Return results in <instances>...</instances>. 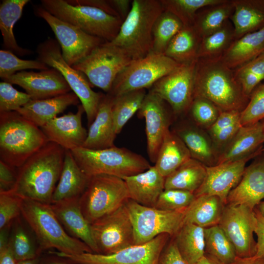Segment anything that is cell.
Wrapping results in <instances>:
<instances>
[{
	"label": "cell",
	"mask_w": 264,
	"mask_h": 264,
	"mask_svg": "<svg viewBox=\"0 0 264 264\" xmlns=\"http://www.w3.org/2000/svg\"><path fill=\"white\" fill-rule=\"evenodd\" d=\"M66 150L48 141L17 168L16 183L8 192L23 199L51 204Z\"/></svg>",
	"instance_id": "obj_1"
},
{
	"label": "cell",
	"mask_w": 264,
	"mask_h": 264,
	"mask_svg": "<svg viewBox=\"0 0 264 264\" xmlns=\"http://www.w3.org/2000/svg\"><path fill=\"white\" fill-rule=\"evenodd\" d=\"M204 98L221 111L241 112L249 97L243 92L234 70L220 58H198L195 73L194 97Z\"/></svg>",
	"instance_id": "obj_2"
},
{
	"label": "cell",
	"mask_w": 264,
	"mask_h": 264,
	"mask_svg": "<svg viewBox=\"0 0 264 264\" xmlns=\"http://www.w3.org/2000/svg\"><path fill=\"white\" fill-rule=\"evenodd\" d=\"M21 215L37 238L40 255L51 248L67 255L93 253L86 244L66 232L50 204L22 198Z\"/></svg>",
	"instance_id": "obj_3"
},
{
	"label": "cell",
	"mask_w": 264,
	"mask_h": 264,
	"mask_svg": "<svg viewBox=\"0 0 264 264\" xmlns=\"http://www.w3.org/2000/svg\"><path fill=\"white\" fill-rule=\"evenodd\" d=\"M48 142L41 128L17 111L0 112V160L18 168Z\"/></svg>",
	"instance_id": "obj_4"
},
{
	"label": "cell",
	"mask_w": 264,
	"mask_h": 264,
	"mask_svg": "<svg viewBox=\"0 0 264 264\" xmlns=\"http://www.w3.org/2000/svg\"><path fill=\"white\" fill-rule=\"evenodd\" d=\"M163 11L160 0H133L116 37L110 43L124 50L132 60L151 52L153 27Z\"/></svg>",
	"instance_id": "obj_5"
},
{
	"label": "cell",
	"mask_w": 264,
	"mask_h": 264,
	"mask_svg": "<svg viewBox=\"0 0 264 264\" xmlns=\"http://www.w3.org/2000/svg\"><path fill=\"white\" fill-rule=\"evenodd\" d=\"M70 151L80 169L88 176L105 174L123 179L151 166L142 155L115 146L100 150L81 147Z\"/></svg>",
	"instance_id": "obj_6"
},
{
	"label": "cell",
	"mask_w": 264,
	"mask_h": 264,
	"mask_svg": "<svg viewBox=\"0 0 264 264\" xmlns=\"http://www.w3.org/2000/svg\"><path fill=\"white\" fill-rule=\"evenodd\" d=\"M41 2L57 18L107 42L116 37L123 22L120 18L94 6L72 4L66 0H41Z\"/></svg>",
	"instance_id": "obj_7"
},
{
	"label": "cell",
	"mask_w": 264,
	"mask_h": 264,
	"mask_svg": "<svg viewBox=\"0 0 264 264\" xmlns=\"http://www.w3.org/2000/svg\"><path fill=\"white\" fill-rule=\"evenodd\" d=\"M37 59L57 70L81 102L87 115L88 126L94 121L105 94L96 92L81 71L69 66L64 59L60 46L54 39L49 38L38 45Z\"/></svg>",
	"instance_id": "obj_8"
},
{
	"label": "cell",
	"mask_w": 264,
	"mask_h": 264,
	"mask_svg": "<svg viewBox=\"0 0 264 264\" xmlns=\"http://www.w3.org/2000/svg\"><path fill=\"white\" fill-rule=\"evenodd\" d=\"M130 198L124 180L105 174L90 176L85 191L79 198L82 212L92 224L111 213Z\"/></svg>",
	"instance_id": "obj_9"
},
{
	"label": "cell",
	"mask_w": 264,
	"mask_h": 264,
	"mask_svg": "<svg viewBox=\"0 0 264 264\" xmlns=\"http://www.w3.org/2000/svg\"><path fill=\"white\" fill-rule=\"evenodd\" d=\"M180 64L164 54H150L132 60L117 76L110 91L114 97L141 89H150L164 76L176 69Z\"/></svg>",
	"instance_id": "obj_10"
},
{
	"label": "cell",
	"mask_w": 264,
	"mask_h": 264,
	"mask_svg": "<svg viewBox=\"0 0 264 264\" xmlns=\"http://www.w3.org/2000/svg\"><path fill=\"white\" fill-rule=\"evenodd\" d=\"M125 204L132 223L135 245L147 242L162 234L173 238L184 223L183 211L148 207L131 198Z\"/></svg>",
	"instance_id": "obj_11"
},
{
	"label": "cell",
	"mask_w": 264,
	"mask_h": 264,
	"mask_svg": "<svg viewBox=\"0 0 264 264\" xmlns=\"http://www.w3.org/2000/svg\"><path fill=\"white\" fill-rule=\"evenodd\" d=\"M132 61L124 50L106 42L72 66L86 76L92 86L107 93L118 74Z\"/></svg>",
	"instance_id": "obj_12"
},
{
	"label": "cell",
	"mask_w": 264,
	"mask_h": 264,
	"mask_svg": "<svg viewBox=\"0 0 264 264\" xmlns=\"http://www.w3.org/2000/svg\"><path fill=\"white\" fill-rule=\"evenodd\" d=\"M36 16L44 20L54 32L63 57L70 66L81 61L95 48L106 41L91 36L47 12L41 5L33 8Z\"/></svg>",
	"instance_id": "obj_13"
},
{
	"label": "cell",
	"mask_w": 264,
	"mask_h": 264,
	"mask_svg": "<svg viewBox=\"0 0 264 264\" xmlns=\"http://www.w3.org/2000/svg\"><path fill=\"white\" fill-rule=\"evenodd\" d=\"M170 238L167 234H162L147 242L133 245L111 254L85 252L67 255L57 251L49 253L68 258L77 264H159L160 255Z\"/></svg>",
	"instance_id": "obj_14"
},
{
	"label": "cell",
	"mask_w": 264,
	"mask_h": 264,
	"mask_svg": "<svg viewBox=\"0 0 264 264\" xmlns=\"http://www.w3.org/2000/svg\"><path fill=\"white\" fill-rule=\"evenodd\" d=\"M98 253L111 254L135 245L133 228L125 203L91 224Z\"/></svg>",
	"instance_id": "obj_15"
},
{
	"label": "cell",
	"mask_w": 264,
	"mask_h": 264,
	"mask_svg": "<svg viewBox=\"0 0 264 264\" xmlns=\"http://www.w3.org/2000/svg\"><path fill=\"white\" fill-rule=\"evenodd\" d=\"M196 62L180 65L149 89L169 104L175 117L188 113L194 99Z\"/></svg>",
	"instance_id": "obj_16"
},
{
	"label": "cell",
	"mask_w": 264,
	"mask_h": 264,
	"mask_svg": "<svg viewBox=\"0 0 264 264\" xmlns=\"http://www.w3.org/2000/svg\"><path fill=\"white\" fill-rule=\"evenodd\" d=\"M218 225L234 245L237 257L247 258L255 255L256 218L254 209L244 205L227 204Z\"/></svg>",
	"instance_id": "obj_17"
},
{
	"label": "cell",
	"mask_w": 264,
	"mask_h": 264,
	"mask_svg": "<svg viewBox=\"0 0 264 264\" xmlns=\"http://www.w3.org/2000/svg\"><path fill=\"white\" fill-rule=\"evenodd\" d=\"M145 119L147 150L150 160L155 163L171 120L175 117L169 104L159 95L149 90L138 111Z\"/></svg>",
	"instance_id": "obj_18"
},
{
	"label": "cell",
	"mask_w": 264,
	"mask_h": 264,
	"mask_svg": "<svg viewBox=\"0 0 264 264\" xmlns=\"http://www.w3.org/2000/svg\"><path fill=\"white\" fill-rule=\"evenodd\" d=\"M262 148L236 160L206 167V175L201 186L195 192L196 197L213 195L219 197L226 204L227 197L239 183L245 169L246 163L259 155Z\"/></svg>",
	"instance_id": "obj_19"
},
{
	"label": "cell",
	"mask_w": 264,
	"mask_h": 264,
	"mask_svg": "<svg viewBox=\"0 0 264 264\" xmlns=\"http://www.w3.org/2000/svg\"><path fill=\"white\" fill-rule=\"evenodd\" d=\"M3 81L22 87L32 100L53 97L71 91L62 75L53 68L38 72L20 71Z\"/></svg>",
	"instance_id": "obj_20"
},
{
	"label": "cell",
	"mask_w": 264,
	"mask_h": 264,
	"mask_svg": "<svg viewBox=\"0 0 264 264\" xmlns=\"http://www.w3.org/2000/svg\"><path fill=\"white\" fill-rule=\"evenodd\" d=\"M84 112L83 106L79 105L76 113L57 116L41 129L48 141L58 144L65 150L71 151L82 147L88 135V131L82 125Z\"/></svg>",
	"instance_id": "obj_21"
},
{
	"label": "cell",
	"mask_w": 264,
	"mask_h": 264,
	"mask_svg": "<svg viewBox=\"0 0 264 264\" xmlns=\"http://www.w3.org/2000/svg\"><path fill=\"white\" fill-rule=\"evenodd\" d=\"M264 198V159L245 168L238 185L231 191L226 204L244 205L252 209Z\"/></svg>",
	"instance_id": "obj_22"
},
{
	"label": "cell",
	"mask_w": 264,
	"mask_h": 264,
	"mask_svg": "<svg viewBox=\"0 0 264 264\" xmlns=\"http://www.w3.org/2000/svg\"><path fill=\"white\" fill-rule=\"evenodd\" d=\"M57 219L71 237L86 244L94 253H98L93 241L90 224L84 216L79 198L65 199L50 204Z\"/></svg>",
	"instance_id": "obj_23"
},
{
	"label": "cell",
	"mask_w": 264,
	"mask_h": 264,
	"mask_svg": "<svg viewBox=\"0 0 264 264\" xmlns=\"http://www.w3.org/2000/svg\"><path fill=\"white\" fill-rule=\"evenodd\" d=\"M112 97L105 94L99 105L96 116L89 126L87 138L82 147L100 150L114 146L117 135L112 113Z\"/></svg>",
	"instance_id": "obj_24"
},
{
	"label": "cell",
	"mask_w": 264,
	"mask_h": 264,
	"mask_svg": "<svg viewBox=\"0 0 264 264\" xmlns=\"http://www.w3.org/2000/svg\"><path fill=\"white\" fill-rule=\"evenodd\" d=\"M124 180L130 198L148 207H154L160 195L165 189V177L154 166Z\"/></svg>",
	"instance_id": "obj_25"
},
{
	"label": "cell",
	"mask_w": 264,
	"mask_h": 264,
	"mask_svg": "<svg viewBox=\"0 0 264 264\" xmlns=\"http://www.w3.org/2000/svg\"><path fill=\"white\" fill-rule=\"evenodd\" d=\"M264 143V132L262 121L242 126L220 152L217 164L236 160L250 155L262 149Z\"/></svg>",
	"instance_id": "obj_26"
},
{
	"label": "cell",
	"mask_w": 264,
	"mask_h": 264,
	"mask_svg": "<svg viewBox=\"0 0 264 264\" xmlns=\"http://www.w3.org/2000/svg\"><path fill=\"white\" fill-rule=\"evenodd\" d=\"M79 102L78 96L70 91L53 97L31 100L16 111L41 128L68 107L76 105Z\"/></svg>",
	"instance_id": "obj_27"
},
{
	"label": "cell",
	"mask_w": 264,
	"mask_h": 264,
	"mask_svg": "<svg viewBox=\"0 0 264 264\" xmlns=\"http://www.w3.org/2000/svg\"><path fill=\"white\" fill-rule=\"evenodd\" d=\"M90 176L77 163L71 152L66 150L62 172L54 191L52 203L80 198L88 184Z\"/></svg>",
	"instance_id": "obj_28"
},
{
	"label": "cell",
	"mask_w": 264,
	"mask_h": 264,
	"mask_svg": "<svg viewBox=\"0 0 264 264\" xmlns=\"http://www.w3.org/2000/svg\"><path fill=\"white\" fill-rule=\"evenodd\" d=\"M173 132L185 144L192 158L207 167L217 164L219 152L209 135L201 128L184 124L177 127Z\"/></svg>",
	"instance_id": "obj_29"
},
{
	"label": "cell",
	"mask_w": 264,
	"mask_h": 264,
	"mask_svg": "<svg viewBox=\"0 0 264 264\" xmlns=\"http://www.w3.org/2000/svg\"><path fill=\"white\" fill-rule=\"evenodd\" d=\"M264 52V27L236 39L221 56L232 70L243 66Z\"/></svg>",
	"instance_id": "obj_30"
},
{
	"label": "cell",
	"mask_w": 264,
	"mask_h": 264,
	"mask_svg": "<svg viewBox=\"0 0 264 264\" xmlns=\"http://www.w3.org/2000/svg\"><path fill=\"white\" fill-rule=\"evenodd\" d=\"M234 12L229 20L235 39L264 27V0H232Z\"/></svg>",
	"instance_id": "obj_31"
},
{
	"label": "cell",
	"mask_w": 264,
	"mask_h": 264,
	"mask_svg": "<svg viewBox=\"0 0 264 264\" xmlns=\"http://www.w3.org/2000/svg\"><path fill=\"white\" fill-rule=\"evenodd\" d=\"M225 205L216 196L205 195L196 197L184 211V222L203 228L218 225Z\"/></svg>",
	"instance_id": "obj_32"
},
{
	"label": "cell",
	"mask_w": 264,
	"mask_h": 264,
	"mask_svg": "<svg viewBox=\"0 0 264 264\" xmlns=\"http://www.w3.org/2000/svg\"><path fill=\"white\" fill-rule=\"evenodd\" d=\"M191 158L183 142L173 131L169 130L164 136L154 166L166 177Z\"/></svg>",
	"instance_id": "obj_33"
},
{
	"label": "cell",
	"mask_w": 264,
	"mask_h": 264,
	"mask_svg": "<svg viewBox=\"0 0 264 264\" xmlns=\"http://www.w3.org/2000/svg\"><path fill=\"white\" fill-rule=\"evenodd\" d=\"M29 0H3L0 5V30L3 45L20 56L30 54V50L20 46L17 43L13 30L16 22L21 18L23 8Z\"/></svg>",
	"instance_id": "obj_34"
},
{
	"label": "cell",
	"mask_w": 264,
	"mask_h": 264,
	"mask_svg": "<svg viewBox=\"0 0 264 264\" xmlns=\"http://www.w3.org/2000/svg\"><path fill=\"white\" fill-rule=\"evenodd\" d=\"M233 12L232 0L204 7L197 13L193 27L201 39L220 28Z\"/></svg>",
	"instance_id": "obj_35"
},
{
	"label": "cell",
	"mask_w": 264,
	"mask_h": 264,
	"mask_svg": "<svg viewBox=\"0 0 264 264\" xmlns=\"http://www.w3.org/2000/svg\"><path fill=\"white\" fill-rule=\"evenodd\" d=\"M173 238L180 255L187 264H197L204 255L203 228L184 223Z\"/></svg>",
	"instance_id": "obj_36"
},
{
	"label": "cell",
	"mask_w": 264,
	"mask_h": 264,
	"mask_svg": "<svg viewBox=\"0 0 264 264\" xmlns=\"http://www.w3.org/2000/svg\"><path fill=\"white\" fill-rule=\"evenodd\" d=\"M201 39L193 26L184 27L174 36L164 55L182 65L196 61Z\"/></svg>",
	"instance_id": "obj_37"
},
{
	"label": "cell",
	"mask_w": 264,
	"mask_h": 264,
	"mask_svg": "<svg viewBox=\"0 0 264 264\" xmlns=\"http://www.w3.org/2000/svg\"><path fill=\"white\" fill-rule=\"evenodd\" d=\"M206 167L199 161L191 158L165 177V189H180L194 194L204 181Z\"/></svg>",
	"instance_id": "obj_38"
},
{
	"label": "cell",
	"mask_w": 264,
	"mask_h": 264,
	"mask_svg": "<svg viewBox=\"0 0 264 264\" xmlns=\"http://www.w3.org/2000/svg\"><path fill=\"white\" fill-rule=\"evenodd\" d=\"M146 89L132 90L112 97V113L116 134L140 108L147 94Z\"/></svg>",
	"instance_id": "obj_39"
},
{
	"label": "cell",
	"mask_w": 264,
	"mask_h": 264,
	"mask_svg": "<svg viewBox=\"0 0 264 264\" xmlns=\"http://www.w3.org/2000/svg\"><path fill=\"white\" fill-rule=\"evenodd\" d=\"M183 27V23L176 16L163 10L153 25L150 54H163L171 41Z\"/></svg>",
	"instance_id": "obj_40"
},
{
	"label": "cell",
	"mask_w": 264,
	"mask_h": 264,
	"mask_svg": "<svg viewBox=\"0 0 264 264\" xmlns=\"http://www.w3.org/2000/svg\"><path fill=\"white\" fill-rule=\"evenodd\" d=\"M235 40L234 27L229 19L220 28L201 39L198 59L220 58Z\"/></svg>",
	"instance_id": "obj_41"
},
{
	"label": "cell",
	"mask_w": 264,
	"mask_h": 264,
	"mask_svg": "<svg viewBox=\"0 0 264 264\" xmlns=\"http://www.w3.org/2000/svg\"><path fill=\"white\" fill-rule=\"evenodd\" d=\"M205 252L224 264L232 263L237 257L235 248L219 225L204 228Z\"/></svg>",
	"instance_id": "obj_42"
},
{
	"label": "cell",
	"mask_w": 264,
	"mask_h": 264,
	"mask_svg": "<svg viewBox=\"0 0 264 264\" xmlns=\"http://www.w3.org/2000/svg\"><path fill=\"white\" fill-rule=\"evenodd\" d=\"M164 10L176 16L184 26H193L197 13L200 9L222 2L224 0H160Z\"/></svg>",
	"instance_id": "obj_43"
},
{
	"label": "cell",
	"mask_w": 264,
	"mask_h": 264,
	"mask_svg": "<svg viewBox=\"0 0 264 264\" xmlns=\"http://www.w3.org/2000/svg\"><path fill=\"white\" fill-rule=\"evenodd\" d=\"M9 243L17 262L39 257V248L32 241L28 232L18 220L13 227Z\"/></svg>",
	"instance_id": "obj_44"
},
{
	"label": "cell",
	"mask_w": 264,
	"mask_h": 264,
	"mask_svg": "<svg viewBox=\"0 0 264 264\" xmlns=\"http://www.w3.org/2000/svg\"><path fill=\"white\" fill-rule=\"evenodd\" d=\"M48 68V66L38 59H21L10 50H0V77L2 80L11 76L18 71L28 69L43 70Z\"/></svg>",
	"instance_id": "obj_45"
},
{
	"label": "cell",
	"mask_w": 264,
	"mask_h": 264,
	"mask_svg": "<svg viewBox=\"0 0 264 264\" xmlns=\"http://www.w3.org/2000/svg\"><path fill=\"white\" fill-rule=\"evenodd\" d=\"M193 193L176 189H164L156 202L155 208L166 211H183L195 198Z\"/></svg>",
	"instance_id": "obj_46"
},
{
	"label": "cell",
	"mask_w": 264,
	"mask_h": 264,
	"mask_svg": "<svg viewBox=\"0 0 264 264\" xmlns=\"http://www.w3.org/2000/svg\"><path fill=\"white\" fill-rule=\"evenodd\" d=\"M220 112L212 102L200 97L194 98L188 111L197 126L207 130L214 123Z\"/></svg>",
	"instance_id": "obj_47"
},
{
	"label": "cell",
	"mask_w": 264,
	"mask_h": 264,
	"mask_svg": "<svg viewBox=\"0 0 264 264\" xmlns=\"http://www.w3.org/2000/svg\"><path fill=\"white\" fill-rule=\"evenodd\" d=\"M264 120V83L253 91L245 108L241 112L242 126L252 125Z\"/></svg>",
	"instance_id": "obj_48"
},
{
	"label": "cell",
	"mask_w": 264,
	"mask_h": 264,
	"mask_svg": "<svg viewBox=\"0 0 264 264\" xmlns=\"http://www.w3.org/2000/svg\"><path fill=\"white\" fill-rule=\"evenodd\" d=\"M31 100L27 93L17 90L12 84L0 83V112L16 111Z\"/></svg>",
	"instance_id": "obj_49"
},
{
	"label": "cell",
	"mask_w": 264,
	"mask_h": 264,
	"mask_svg": "<svg viewBox=\"0 0 264 264\" xmlns=\"http://www.w3.org/2000/svg\"><path fill=\"white\" fill-rule=\"evenodd\" d=\"M22 198L10 192H0V230L21 215Z\"/></svg>",
	"instance_id": "obj_50"
},
{
	"label": "cell",
	"mask_w": 264,
	"mask_h": 264,
	"mask_svg": "<svg viewBox=\"0 0 264 264\" xmlns=\"http://www.w3.org/2000/svg\"><path fill=\"white\" fill-rule=\"evenodd\" d=\"M17 176V168L0 160V192H8L14 187Z\"/></svg>",
	"instance_id": "obj_51"
},
{
	"label": "cell",
	"mask_w": 264,
	"mask_h": 264,
	"mask_svg": "<svg viewBox=\"0 0 264 264\" xmlns=\"http://www.w3.org/2000/svg\"><path fill=\"white\" fill-rule=\"evenodd\" d=\"M241 112L221 111L214 123L207 130L209 135L240 120Z\"/></svg>",
	"instance_id": "obj_52"
},
{
	"label": "cell",
	"mask_w": 264,
	"mask_h": 264,
	"mask_svg": "<svg viewBox=\"0 0 264 264\" xmlns=\"http://www.w3.org/2000/svg\"><path fill=\"white\" fill-rule=\"evenodd\" d=\"M159 264H187L180 255L173 238L163 249Z\"/></svg>",
	"instance_id": "obj_53"
},
{
	"label": "cell",
	"mask_w": 264,
	"mask_h": 264,
	"mask_svg": "<svg viewBox=\"0 0 264 264\" xmlns=\"http://www.w3.org/2000/svg\"><path fill=\"white\" fill-rule=\"evenodd\" d=\"M254 211L256 218L255 234L257 236L256 252L255 257H264V218L255 208Z\"/></svg>",
	"instance_id": "obj_54"
},
{
	"label": "cell",
	"mask_w": 264,
	"mask_h": 264,
	"mask_svg": "<svg viewBox=\"0 0 264 264\" xmlns=\"http://www.w3.org/2000/svg\"><path fill=\"white\" fill-rule=\"evenodd\" d=\"M66 1L72 4L94 6L112 16L120 18L116 11L112 7L109 0H66Z\"/></svg>",
	"instance_id": "obj_55"
},
{
	"label": "cell",
	"mask_w": 264,
	"mask_h": 264,
	"mask_svg": "<svg viewBox=\"0 0 264 264\" xmlns=\"http://www.w3.org/2000/svg\"><path fill=\"white\" fill-rule=\"evenodd\" d=\"M238 68L243 71L252 73L259 76L263 81H264V52L253 60Z\"/></svg>",
	"instance_id": "obj_56"
},
{
	"label": "cell",
	"mask_w": 264,
	"mask_h": 264,
	"mask_svg": "<svg viewBox=\"0 0 264 264\" xmlns=\"http://www.w3.org/2000/svg\"><path fill=\"white\" fill-rule=\"evenodd\" d=\"M110 4L123 21L128 15L132 7L131 0H109Z\"/></svg>",
	"instance_id": "obj_57"
},
{
	"label": "cell",
	"mask_w": 264,
	"mask_h": 264,
	"mask_svg": "<svg viewBox=\"0 0 264 264\" xmlns=\"http://www.w3.org/2000/svg\"><path fill=\"white\" fill-rule=\"evenodd\" d=\"M9 241L0 242V264H17Z\"/></svg>",
	"instance_id": "obj_58"
},
{
	"label": "cell",
	"mask_w": 264,
	"mask_h": 264,
	"mask_svg": "<svg viewBox=\"0 0 264 264\" xmlns=\"http://www.w3.org/2000/svg\"><path fill=\"white\" fill-rule=\"evenodd\" d=\"M40 259V264H77L72 260L55 254Z\"/></svg>",
	"instance_id": "obj_59"
},
{
	"label": "cell",
	"mask_w": 264,
	"mask_h": 264,
	"mask_svg": "<svg viewBox=\"0 0 264 264\" xmlns=\"http://www.w3.org/2000/svg\"><path fill=\"white\" fill-rule=\"evenodd\" d=\"M230 264H264V257H251L240 258L237 257L236 260Z\"/></svg>",
	"instance_id": "obj_60"
},
{
	"label": "cell",
	"mask_w": 264,
	"mask_h": 264,
	"mask_svg": "<svg viewBox=\"0 0 264 264\" xmlns=\"http://www.w3.org/2000/svg\"><path fill=\"white\" fill-rule=\"evenodd\" d=\"M197 264H224L214 257L205 252Z\"/></svg>",
	"instance_id": "obj_61"
},
{
	"label": "cell",
	"mask_w": 264,
	"mask_h": 264,
	"mask_svg": "<svg viewBox=\"0 0 264 264\" xmlns=\"http://www.w3.org/2000/svg\"><path fill=\"white\" fill-rule=\"evenodd\" d=\"M40 259L38 257L33 259L19 261L17 262V264H40Z\"/></svg>",
	"instance_id": "obj_62"
},
{
	"label": "cell",
	"mask_w": 264,
	"mask_h": 264,
	"mask_svg": "<svg viewBox=\"0 0 264 264\" xmlns=\"http://www.w3.org/2000/svg\"><path fill=\"white\" fill-rule=\"evenodd\" d=\"M255 208L261 215L264 218V201H261Z\"/></svg>",
	"instance_id": "obj_63"
},
{
	"label": "cell",
	"mask_w": 264,
	"mask_h": 264,
	"mask_svg": "<svg viewBox=\"0 0 264 264\" xmlns=\"http://www.w3.org/2000/svg\"><path fill=\"white\" fill-rule=\"evenodd\" d=\"M262 122L263 123V126H264V120H262Z\"/></svg>",
	"instance_id": "obj_64"
}]
</instances>
